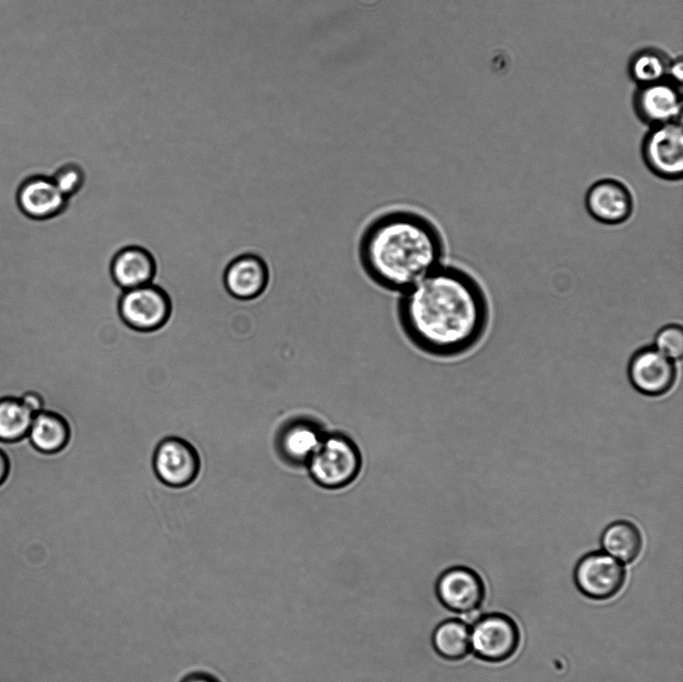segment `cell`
I'll use <instances>...</instances> for the list:
<instances>
[{
    "instance_id": "cell-1",
    "label": "cell",
    "mask_w": 683,
    "mask_h": 682,
    "mask_svg": "<svg viewBox=\"0 0 683 682\" xmlns=\"http://www.w3.org/2000/svg\"><path fill=\"white\" fill-rule=\"evenodd\" d=\"M396 316L403 333L418 349L451 357L468 352L484 337L490 306L474 275L443 263L400 293Z\"/></svg>"
},
{
    "instance_id": "cell-2",
    "label": "cell",
    "mask_w": 683,
    "mask_h": 682,
    "mask_svg": "<svg viewBox=\"0 0 683 682\" xmlns=\"http://www.w3.org/2000/svg\"><path fill=\"white\" fill-rule=\"evenodd\" d=\"M357 256L373 284L400 294L443 264L446 243L431 218L413 209L395 208L364 227Z\"/></svg>"
},
{
    "instance_id": "cell-3",
    "label": "cell",
    "mask_w": 683,
    "mask_h": 682,
    "mask_svg": "<svg viewBox=\"0 0 683 682\" xmlns=\"http://www.w3.org/2000/svg\"><path fill=\"white\" fill-rule=\"evenodd\" d=\"M312 480L325 489H341L358 476L362 457L358 446L345 434H325L306 464Z\"/></svg>"
},
{
    "instance_id": "cell-4",
    "label": "cell",
    "mask_w": 683,
    "mask_h": 682,
    "mask_svg": "<svg viewBox=\"0 0 683 682\" xmlns=\"http://www.w3.org/2000/svg\"><path fill=\"white\" fill-rule=\"evenodd\" d=\"M117 311L127 327L149 333L163 328L168 323L173 312V304L165 289L150 283L122 291Z\"/></svg>"
},
{
    "instance_id": "cell-5",
    "label": "cell",
    "mask_w": 683,
    "mask_h": 682,
    "mask_svg": "<svg viewBox=\"0 0 683 682\" xmlns=\"http://www.w3.org/2000/svg\"><path fill=\"white\" fill-rule=\"evenodd\" d=\"M646 168L656 177L670 182L683 175V131L680 121L652 126L641 144Z\"/></svg>"
},
{
    "instance_id": "cell-6",
    "label": "cell",
    "mask_w": 683,
    "mask_h": 682,
    "mask_svg": "<svg viewBox=\"0 0 683 682\" xmlns=\"http://www.w3.org/2000/svg\"><path fill=\"white\" fill-rule=\"evenodd\" d=\"M471 650L474 655L490 663L511 658L520 644V631L516 622L499 612L477 618L470 628Z\"/></svg>"
},
{
    "instance_id": "cell-7",
    "label": "cell",
    "mask_w": 683,
    "mask_h": 682,
    "mask_svg": "<svg viewBox=\"0 0 683 682\" xmlns=\"http://www.w3.org/2000/svg\"><path fill=\"white\" fill-rule=\"evenodd\" d=\"M577 589L592 600H608L622 589L626 580L623 564L603 551L582 556L574 568Z\"/></svg>"
},
{
    "instance_id": "cell-8",
    "label": "cell",
    "mask_w": 683,
    "mask_h": 682,
    "mask_svg": "<svg viewBox=\"0 0 683 682\" xmlns=\"http://www.w3.org/2000/svg\"><path fill=\"white\" fill-rule=\"evenodd\" d=\"M627 374L630 384L637 392L649 397H659L673 388L677 369L674 360L655 346L648 345L633 353Z\"/></svg>"
},
{
    "instance_id": "cell-9",
    "label": "cell",
    "mask_w": 683,
    "mask_h": 682,
    "mask_svg": "<svg viewBox=\"0 0 683 682\" xmlns=\"http://www.w3.org/2000/svg\"><path fill=\"white\" fill-rule=\"evenodd\" d=\"M585 208L598 223L617 226L633 215L635 200L630 188L616 178H601L593 182L584 197Z\"/></svg>"
},
{
    "instance_id": "cell-10",
    "label": "cell",
    "mask_w": 683,
    "mask_h": 682,
    "mask_svg": "<svg viewBox=\"0 0 683 682\" xmlns=\"http://www.w3.org/2000/svg\"><path fill=\"white\" fill-rule=\"evenodd\" d=\"M153 467L162 483L181 488L196 479L200 470V458L188 441L172 436L163 439L156 447Z\"/></svg>"
},
{
    "instance_id": "cell-11",
    "label": "cell",
    "mask_w": 683,
    "mask_h": 682,
    "mask_svg": "<svg viewBox=\"0 0 683 682\" xmlns=\"http://www.w3.org/2000/svg\"><path fill=\"white\" fill-rule=\"evenodd\" d=\"M436 594L448 610L467 615L480 608L485 597V586L476 571L455 566L439 576Z\"/></svg>"
},
{
    "instance_id": "cell-12",
    "label": "cell",
    "mask_w": 683,
    "mask_h": 682,
    "mask_svg": "<svg viewBox=\"0 0 683 682\" xmlns=\"http://www.w3.org/2000/svg\"><path fill=\"white\" fill-rule=\"evenodd\" d=\"M271 271L267 261L256 253H243L232 259L223 274L230 296L242 301L261 297L269 287Z\"/></svg>"
},
{
    "instance_id": "cell-13",
    "label": "cell",
    "mask_w": 683,
    "mask_h": 682,
    "mask_svg": "<svg viewBox=\"0 0 683 682\" xmlns=\"http://www.w3.org/2000/svg\"><path fill=\"white\" fill-rule=\"evenodd\" d=\"M16 200L25 216L39 221L61 216L70 201L48 175H35L23 181L17 191Z\"/></svg>"
},
{
    "instance_id": "cell-14",
    "label": "cell",
    "mask_w": 683,
    "mask_h": 682,
    "mask_svg": "<svg viewBox=\"0 0 683 682\" xmlns=\"http://www.w3.org/2000/svg\"><path fill=\"white\" fill-rule=\"evenodd\" d=\"M634 104L639 117L651 126L679 121L682 110L680 87L666 79L641 86Z\"/></svg>"
},
{
    "instance_id": "cell-15",
    "label": "cell",
    "mask_w": 683,
    "mask_h": 682,
    "mask_svg": "<svg viewBox=\"0 0 683 682\" xmlns=\"http://www.w3.org/2000/svg\"><path fill=\"white\" fill-rule=\"evenodd\" d=\"M157 262L153 254L140 245H127L111 259L110 275L122 291L153 283Z\"/></svg>"
},
{
    "instance_id": "cell-16",
    "label": "cell",
    "mask_w": 683,
    "mask_h": 682,
    "mask_svg": "<svg viewBox=\"0 0 683 682\" xmlns=\"http://www.w3.org/2000/svg\"><path fill=\"white\" fill-rule=\"evenodd\" d=\"M325 433L309 419H295L279 433L277 446L281 457L291 465H306L319 447Z\"/></svg>"
},
{
    "instance_id": "cell-17",
    "label": "cell",
    "mask_w": 683,
    "mask_h": 682,
    "mask_svg": "<svg viewBox=\"0 0 683 682\" xmlns=\"http://www.w3.org/2000/svg\"><path fill=\"white\" fill-rule=\"evenodd\" d=\"M600 544L603 552L622 564H629L640 555L643 538L635 524L627 520H617L603 530Z\"/></svg>"
},
{
    "instance_id": "cell-18",
    "label": "cell",
    "mask_w": 683,
    "mask_h": 682,
    "mask_svg": "<svg viewBox=\"0 0 683 682\" xmlns=\"http://www.w3.org/2000/svg\"><path fill=\"white\" fill-rule=\"evenodd\" d=\"M28 434L36 449L44 453H56L68 444L70 427L61 415L40 411L34 415Z\"/></svg>"
},
{
    "instance_id": "cell-19",
    "label": "cell",
    "mask_w": 683,
    "mask_h": 682,
    "mask_svg": "<svg viewBox=\"0 0 683 682\" xmlns=\"http://www.w3.org/2000/svg\"><path fill=\"white\" fill-rule=\"evenodd\" d=\"M432 644L444 659L461 660L471 651L470 627L461 619L445 620L435 628Z\"/></svg>"
},
{
    "instance_id": "cell-20",
    "label": "cell",
    "mask_w": 683,
    "mask_h": 682,
    "mask_svg": "<svg viewBox=\"0 0 683 682\" xmlns=\"http://www.w3.org/2000/svg\"><path fill=\"white\" fill-rule=\"evenodd\" d=\"M34 415L21 399H1L0 440L13 442L22 439L28 434Z\"/></svg>"
},
{
    "instance_id": "cell-21",
    "label": "cell",
    "mask_w": 683,
    "mask_h": 682,
    "mask_svg": "<svg viewBox=\"0 0 683 682\" xmlns=\"http://www.w3.org/2000/svg\"><path fill=\"white\" fill-rule=\"evenodd\" d=\"M669 62L654 50H642L631 59L629 71L632 78L641 86L663 81L667 77Z\"/></svg>"
},
{
    "instance_id": "cell-22",
    "label": "cell",
    "mask_w": 683,
    "mask_h": 682,
    "mask_svg": "<svg viewBox=\"0 0 683 682\" xmlns=\"http://www.w3.org/2000/svg\"><path fill=\"white\" fill-rule=\"evenodd\" d=\"M50 177L59 191L69 200L81 191L86 181L83 167L71 161L59 165Z\"/></svg>"
},
{
    "instance_id": "cell-23",
    "label": "cell",
    "mask_w": 683,
    "mask_h": 682,
    "mask_svg": "<svg viewBox=\"0 0 683 682\" xmlns=\"http://www.w3.org/2000/svg\"><path fill=\"white\" fill-rule=\"evenodd\" d=\"M654 346L672 360H679L683 355V331L678 324L663 326L655 335Z\"/></svg>"
},
{
    "instance_id": "cell-24",
    "label": "cell",
    "mask_w": 683,
    "mask_h": 682,
    "mask_svg": "<svg viewBox=\"0 0 683 682\" xmlns=\"http://www.w3.org/2000/svg\"><path fill=\"white\" fill-rule=\"evenodd\" d=\"M667 78L677 85L681 84L683 78V63L680 58L673 62H669Z\"/></svg>"
},
{
    "instance_id": "cell-25",
    "label": "cell",
    "mask_w": 683,
    "mask_h": 682,
    "mask_svg": "<svg viewBox=\"0 0 683 682\" xmlns=\"http://www.w3.org/2000/svg\"><path fill=\"white\" fill-rule=\"evenodd\" d=\"M24 405L34 414L42 410L43 401L36 393H26L21 399Z\"/></svg>"
},
{
    "instance_id": "cell-26",
    "label": "cell",
    "mask_w": 683,
    "mask_h": 682,
    "mask_svg": "<svg viewBox=\"0 0 683 682\" xmlns=\"http://www.w3.org/2000/svg\"><path fill=\"white\" fill-rule=\"evenodd\" d=\"M181 682H219L214 676L207 673H192Z\"/></svg>"
},
{
    "instance_id": "cell-27",
    "label": "cell",
    "mask_w": 683,
    "mask_h": 682,
    "mask_svg": "<svg viewBox=\"0 0 683 682\" xmlns=\"http://www.w3.org/2000/svg\"><path fill=\"white\" fill-rule=\"evenodd\" d=\"M9 461L6 454L0 450V484H2L8 476Z\"/></svg>"
}]
</instances>
